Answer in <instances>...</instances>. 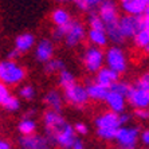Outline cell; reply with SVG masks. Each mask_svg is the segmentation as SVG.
<instances>
[{"label":"cell","instance_id":"1","mask_svg":"<svg viewBox=\"0 0 149 149\" xmlns=\"http://www.w3.org/2000/svg\"><path fill=\"white\" fill-rule=\"evenodd\" d=\"M27 71L20 63L14 59H3L0 61V82L8 87L19 86L26 79Z\"/></svg>","mask_w":149,"mask_h":149},{"label":"cell","instance_id":"2","mask_svg":"<svg viewBox=\"0 0 149 149\" xmlns=\"http://www.w3.org/2000/svg\"><path fill=\"white\" fill-rule=\"evenodd\" d=\"M141 129L136 125H121L116 132L114 142L118 148L134 149L139 146V137Z\"/></svg>","mask_w":149,"mask_h":149},{"label":"cell","instance_id":"3","mask_svg":"<svg viewBox=\"0 0 149 149\" xmlns=\"http://www.w3.org/2000/svg\"><path fill=\"white\" fill-rule=\"evenodd\" d=\"M63 100L71 108L82 110L87 106V102L90 101V98H89V94H87L86 86L77 82L73 86L63 90Z\"/></svg>","mask_w":149,"mask_h":149},{"label":"cell","instance_id":"4","mask_svg":"<svg viewBox=\"0 0 149 149\" xmlns=\"http://www.w3.org/2000/svg\"><path fill=\"white\" fill-rule=\"evenodd\" d=\"M82 62L87 73L95 74L105 65V51L102 47L89 46L82 52Z\"/></svg>","mask_w":149,"mask_h":149},{"label":"cell","instance_id":"5","mask_svg":"<svg viewBox=\"0 0 149 149\" xmlns=\"http://www.w3.org/2000/svg\"><path fill=\"white\" fill-rule=\"evenodd\" d=\"M105 65L110 67L111 70L117 71L120 75L126 73V70H128V58H126V54L124 52V50L118 45L111 46L105 51Z\"/></svg>","mask_w":149,"mask_h":149},{"label":"cell","instance_id":"6","mask_svg":"<svg viewBox=\"0 0 149 149\" xmlns=\"http://www.w3.org/2000/svg\"><path fill=\"white\" fill-rule=\"evenodd\" d=\"M86 28L83 26L81 20H73L67 24V30L63 38V43L69 47V49H75L77 46H79L85 39H86Z\"/></svg>","mask_w":149,"mask_h":149},{"label":"cell","instance_id":"7","mask_svg":"<svg viewBox=\"0 0 149 149\" xmlns=\"http://www.w3.org/2000/svg\"><path fill=\"white\" fill-rule=\"evenodd\" d=\"M78 139V134L74 130V126L69 122H65L63 126L61 129H58L54 136L51 137L50 142L52 145H56L59 148L63 149H71L73 148V144L75 142V140Z\"/></svg>","mask_w":149,"mask_h":149},{"label":"cell","instance_id":"8","mask_svg":"<svg viewBox=\"0 0 149 149\" xmlns=\"http://www.w3.org/2000/svg\"><path fill=\"white\" fill-rule=\"evenodd\" d=\"M142 27V16L124 14L118 17V28L121 31L125 40L133 39L137 31Z\"/></svg>","mask_w":149,"mask_h":149},{"label":"cell","instance_id":"9","mask_svg":"<svg viewBox=\"0 0 149 149\" xmlns=\"http://www.w3.org/2000/svg\"><path fill=\"white\" fill-rule=\"evenodd\" d=\"M66 122V118L62 116V111H55L52 109H49L43 113V126H45V136L51 140L54 133L63 126ZM51 144V142H50Z\"/></svg>","mask_w":149,"mask_h":149},{"label":"cell","instance_id":"10","mask_svg":"<svg viewBox=\"0 0 149 149\" xmlns=\"http://www.w3.org/2000/svg\"><path fill=\"white\" fill-rule=\"evenodd\" d=\"M126 102L133 109H148L149 108V89L132 85L126 94Z\"/></svg>","mask_w":149,"mask_h":149},{"label":"cell","instance_id":"11","mask_svg":"<svg viewBox=\"0 0 149 149\" xmlns=\"http://www.w3.org/2000/svg\"><path fill=\"white\" fill-rule=\"evenodd\" d=\"M17 144L23 149H47L51 146L49 139L46 136L31 133V134H20L17 139Z\"/></svg>","mask_w":149,"mask_h":149},{"label":"cell","instance_id":"12","mask_svg":"<svg viewBox=\"0 0 149 149\" xmlns=\"http://www.w3.org/2000/svg\"><path fill=\"white\" fill-rule=\"evenodd\" d=\"M97 7H98V14L102 17L105 26L118 23L120 14H118V6L114 0H104V1H101L98 4Z\"/></svg>","mask_w":149,"mask_h":149},{"label":"cell","instance_id":"13","mask_svg":"<svg viewBox=\"0 0 149 149\" xmlns=\"http://www.w3.org/2000/svg\"><path fill=\"white\" fill-rule=\"evenodd\" d=\"M35 51L34 55L35 59L40 63L47 62L49 59H51L55 54V45H54V40L52 39H40L35 43Z\"/></svg>","mask_w":149,"mask_h":149},{"label":"cell","instance_id":"14","mask_svg":"<svg viewBox=\"0 0 149 149\" xmlns=\"http://www.w3.org/2000/svg\"><path fill=\"white\" fill-rule=\"evenodd\" d=\"M94 125H95V129H118L121 126L118 113H116L113 110L104 111L100 116H97L95 120H94Z\"/></svg>","mask_w":149,"mask_h":149},{"label":"cell","instance_id":"15","mask_svg":"<svg viewBox=\"0 0 149 149\" xmlns=\"http://www.w3.org/2000/svg\"><path fill=\"white\" fill-rule=\"evenodd\" d=\"M118 79H120V74H118L117 71L111 70L110 67H108V66L106 67L102 66L97 73H95V77H94L93 81L95 83H98V85H102V86L110 89L111 85Z\"/></svg>","mask_w":149,"mask_h":149},{"label":"cell","instance_id":"16","mask_svg":"<svg viewBox=\"0 0 149 149\" xmlns=\"http://www.w3.org/2000/svg\"><path fill=\"white\" fill-rule=\"evenodd\" d=\"M104 102L106 104L109 110H113V111H116V113L124 111L125 109H126V105H128L125 95H122V94L117 93V91H114V90H110V89H109V93Z\"/></svg>","mask_w":149,"mask_h":149},{"label":"cell","instance_id":"17","mask_svg":"<svg viewBox=\"0 0 149 149\" xmlns=\"http://www.w3.org/2000/svg\"><path fill=\"white\" fill-rule=\"evenodd\" d=\"M120 7L124 14L142 16L146 10L145 0H120Z\"/></svg>","mask_w":149,"mask_h":149},{"label":"cell","instance_id":"18","mask_svg":"<svg viewBox=\"0 0 149 149\" xmlns=\"http://www.w3.org/2000/svg\"><path fill=\"white\" fill-rule=\"evenodd\" d=\"M35 43H36V38L35 35L31 34V32H23V34L17 35L15 38V43L14 47L20 52V54H26L30 50L34 49Z\"/></svg>","mask_w":149,"mask_h":149},{"label":"cell","instance_id":"19","mask_svg":"<svg viewBox=\"0 0 149 149\" xmlns=\"http://www.w3.org/2000/svg\"><path fill=\"white\" fill-rule=\"evenodd\" d=\"M43 102L49 109H52L55 111H62L65 106V100H63V94H61L58 90L52 89L47 91L43 98Z\"/></svg>","mask_w":149,"mask_h":149},{"label":"cell","instance_id":"20","mask_svg":"<svg viewBox=\"0 0 149 149\" xmlns=\"http://www.w3.org/2000/svg\"><path fill=\"white\" fill-rule=\"evenodd\" d=\"M85 86H86L89 98H90L91 101H95V102H104L106 95H108V93H109V87L98 85V83H95L94 81L87 82Z\"/></svg>","mask_w":149,"mask_h":149},{"label":"cell","instance_id":"21","mask_svg":"<svg viewBox=\"0 0 149 149\" xmlns=\"http://www.w3.org/2000/svg\"><path fill=\"white\" fill-rule=\"evenodd\" d=\"M87 39L93 46H97V47H102L104 49L105 46H108L109 39L108 35L105 32V30H94V28H90L86 34Z\"/></svg>","mask_w":149,"mask_h":149},{"label":"cell","instance_id":"22","mask_svg":"<svg viewBox=\"0 0 149 149\" xmlns=\"http://www.w3.org/2000/svg\"><path fill=\"white\" fill-rule=\"evenodd\" d=\"M50 19H51L54 26H65V24H67V23L71 22V15H70V12L66 10V8L56 7L51 11Z\"/></svg>","mask_w":149,"mask_h":149},{"label":"cell","instance_id":"23","mask_svg":"<svg viewBox=\"0 0 149 149\" xmlns=\"http://www.w3.org/2000/svg\"><path fill=\"white\" fill-rule=\"evenodd\" d=\"M43 73L47 74V75H54V74H58L61 70H63L66 67V63L63 62L61 58H54L49 59L47 62L43 63Z\"/></svg>","mask_w":149,"mask_h":149},{"label":"cell","instance_id":"24","mask_svg":"<svg viewBox=\"0 0 149 149\" xmlns=\"http://www.w3.org/2000/svg\"><path fill=\"white\" fill-rule=\"evenodd\" d=\"M38 129V124L34 117H23L22 121L17 124V132L20 134H31Z\"/></svg>","mask_w":149,"mask_h":149},{"label":"cell","instance_id":"25","mask_svg":"<svg viewBox=\"0 0 149 149\" xmlns=\"http://www.w3.org/2000/svg\"><path fill=\"white\" fill-rule=\"evenodd\" d=\"M58 83H59V86L65 90L67 87L73 86L74 83H77V78L70 70H67L66 67H65V69L61 70L58 73Z\"/></svg>","mask_w":149,"mask_h":149},{"label":"cell","instance_id":"26","mask_svg":"<svg viewBox=\"0 0 149 149\" xmlns=\"http://www.w3.org/2000/svg\"><path fill=\"white\" fill-rule=\"evenodd\" d=\"M86 20H87V24H89L90 28H94V30H105L104 20H102V17L100 16V14L95 12V11H93V10L89 11Z\"/></svg>","mask_w":149,"mask_h":149},{"label":"cell","instance_id":"27","mask_svg":"<svg viewBox=\"0 0 149 149\" xmlns=\"http://www.w3.org/2000/svg\"><path fill=\"white\" fill-rule=\"evenodd\" d=\"M133 42H134V45L137 49L144 50L145 46L149 45V31L145 30L144 27H141L139 31H137V34L133 36Z\"/></svg>","mask_w":149,"mask_h":149},{"label":"cell","instance_id":"28","mask_svg":"<svg viewBox=\"0 0 149 149\" xmlns=\"http://www.w3.org/2000/svg\"><path fill=\"white\" fill-rule=\"evenodd\" d=\"M17 94H19V98L30 102V101L35 100V97H36V90H35V87L32 86V85H22V86L19 87Z\"/></svg>","mask_w":149,"mask_h":149},{"label":"cell","instance_id":"29","mask_svg":"<svg viewBox=\"0 0 149 149\" xmlns=\"http://www.w3.org/2000/svg\"><path fill=\"white\" fill-rule=\"evenodd\" d=\"M116 132H117V129H95V134L100 140L105 142H111L114 141V137H116Z\"/></svg>","mask_w":149,"mask_h":149},{"label":"cell","instance_id":"30","mask_svg":"<svg viewBox=\"0 0 149 149\" xmlns=\"http://www.w3.org/2000/svg\"><path fill=\"white\" fill-rule=\"evenodd\" d=\"M3 108L7 111H10V113H15V111H17L20 109V100H19L16 95H12V94H11L10 98H8V100L6 101V104L3 105Z\"/></svg>","mask_w":149,"mask_h":149},{"label":"cell","instance_id":"31","mask_svg":"<svg viewBox=\"0 0 149 149\" xmlns=\"http://www.w3.org/2000/svg\"><path fill=\"white\" fill-rule=\"evenodd\" d=\"M130 86H132V85L129 82H126V81L118 79L110 86V90H114V91H117V93H120V94H122V95L126 97V94H128L129 90H130Z\"/></svg>","mask_w":149,"mask_h":149},{"label":"cell","instance_id":"32","mask_svg":"<svg viewBox=\"0 0 149 149\" xmlns=\"http://www.w3.org/2000/svg\"><path fill=\"white\" fill-rule=\"evenodd\" d=\"M69 24V23H67ZM67 24L65 26H55V28L52 30L51 32V39L54 42H62L63 38H65V34H66L67 30Z\"/></svg>","mask_w":149,"mask_h":149},{"label":"cell","instance_id":"33","mask_svg":"<svg viewBox=\"0 0 149 149\" xmlns=\"http://www.w3.org/2000/svg\"><path fill=\"white\" fill-rule=\"evenodd\" d=\"M11 91L8 89L7 85H4L3 82H0V106H3L6 104V101L10 98Z\"/></svg>","mask_w":149,"mask_h":149},{"label":"cell","instance_id":"34","mask_svg":"<svg viewBox=\"0 0 149 149\" xmlns=\"http://www.w3.org/2000/svg\"><path fill=\"white\" fill-rule=\"evenodd\" d=\"M74 126V130L78 136H86L89 133V126H87L85 122H77V124L73 125Z\"/></svg>","mask_w":149,"mask_h":149},{"label":"cell","instance_id":"35","mask_svg":"<svg viewBox=\"0 0 149 149\" xmlns=\"http://www.w3.org/2000/svg\"><path fill=\"white\" fill-rule=\"evenodd\" d=\"M139 144H141V145L145 146V148H149V128H146L140 132Z\"/></svg>","mask_w":149,"mask_h":149},{"label":"cell","instance_id":"36","mask_svg":"<svg viewBox=\"0 0 149 149\" xmlns=\"http://www.w3.org/2000/svg\"><path fill=\"white\" fill-rule=\"evenodd\" d=\"M133 117L139 121H148V109H134Z\"/></svg>","mask_w":149,"mask_h":149},{"label":"cell","instance_id":"37","mask_svg":"<svg viewBox=\"0 0 149 149\" xmlns=\"http://www.w3.org/2000/svg\"><path fill=\"white\" fill-rule=\"evenodd\" d=\"M134 85H137V86H140V87H145V89H149V73L142 74L139 79L136 81Z\"/></svg>","mask_w":149,"mask_h":149},{"label":"cell","instance_id":"38","mask_svg":"<svg viewBox=\"0 0 149 149\" xmlns=\"http://www.w3.org/2000/svg\"><path fill=\"white\" fill-rule=\"evenodd\" d=\"M118 118H120V124L121 125H126L130 122V120L133 118V114H129L126 111H121V113H118Z\"/></svg>","mask_w":149,"mask_h":149},{"label":"cell","instance_id":"39","mask_svg":"<svg viewBox=\"0 0 149 149\" xmlns=\"http://www.w3.org/2000/svg\"><path fill=\"white\" fill-rule=\"evenodd\" d=\"M20 55H22V54H20L19 51H17V50L15 49V47L7 52V58H8V59H14V61H17V59L20 58Z\"/></svg>","mask_w":149,"mask_h":149},{"label":"cell","instance_id":"40","mask_svg":"<svg viewBox=\"0 0 149 149\" xmlns=\"http://www.w3.org/2000/svg\"><path fill=\"white\" fill-rule=\"evenodd\" d=\"M85 146H86V145H85V142H83L82 139H79V136H78V139H77L75 142L73 144V148H71V149H83Z\"/></svg>","mask_w":149,"mask_h":149},{"label":"cell","instance_id":"41","mask_svg":"<svg viewBox=\"0 0 149 149\" xmlns=\"http://www.w3.org/2000/svg\"><path fill=\"white\" fill-rule=\"evenodd\" d=\"M11 148H12V144L8 140L0 139V149H11Z\"/></svg>","mask_w":149,"mask_h":149},{"label":"cell","instance_id":"42","mask_svg":"<svg viewBox=\"0 0 149 149\" xmlns=\"http://www.w3.org/2000/svg\"><path fill=\"white\" fill-rule=\"evenodd\" d=\"M85 1H86V4L89 6V8L93 10L94 7H97L98 4H100L101 1H104V0H85Z\"/></svg>","mask_w":149,"mask_h":149},{"label":"cell","instance_id":"43","mask_svg":"<svg viewBox=\"0 0 149 149\" xmlns=\"http://www.w3.org/2000/svg\"><path fill=\"white\" fill-rule=\"evenodd\" d=\"M142 27L149 31V15H142Z\"/></svg>","mask_w":149,"mask_h":149},{"label":"cell","instance_id":"44","mask_svg":"<svg viewBox=\"0 0 149 149\" xmlns=\"http://www.w3.org/2000/svg\"><path fill=\"white\" fill-rule=\"evenodd\" d=\"M36 114V109H28V111H26L23 117H34Z\"/></svg>","mask_w":149,"mask_h":149},{"label":"cell","instance_id":"45","mask_svg":"<svg viewBox=\"0 0 149 149\" xmlns=\"http://www.w3.org/2000/svg\"><path fill=\"white\" fill-rule=\"evenodd\" d=\"M55 1L59 4H65V3H71L73 0H55Z\"/></svg>","mask_w":149,"mask_h":149},{"label":"cell","instance_id":"46","mask_svg":"<svg viewBox=\"0 0 149 149\" xmlns=\"http://www.w3.org/2000/svg\"><path fill=\"white\" fill-rule=\"evenodd\" d=\"M145 1H146V10L144 15H149V0H145Z\"/></svg>","mask_w":149,"mask_h":149},{"label":"cell","instance_id":"47","mask_svg":"<svg viewBox=\"0 0 149 149\" xmlns=\"http://www.w3.org/2000/svg\"><path fill=\"white\" fill-rule=\"evenodd\" d=\"M144 51H145L146 54L149 55V45H146V46H145V49H144Z\"/></svg>","mask_w":149,"mask_h":149},{"label":"cell","instance_id":"48","mask_svg":"<svg viewBox=\"0 0 149 149\" xmlns=\"http://www.w3.org/2000/svg\"><path fill=\"white\" fill-rule=\"evenodd\" d=\"M148 121H149V108H148Z\"/></svg>","mask_w":149,"mask_h":149}]
</instances>
